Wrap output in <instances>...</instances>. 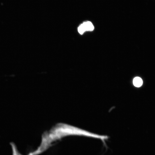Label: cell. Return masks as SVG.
Wrapping results in <instances>:
<instances>
[{
    "label": "cell",
    "mask_w": 155,
    "mask_h": 155,
    "mask_svg": "<svg viewBox=\"0 0 155 155\" xmlns=\"http://www.w3.org/2000/svg\"><path fill=\"white\" fill-rule=\"evenodd\" d=\"M133 85L135 87H139L142 86L143 84V81L140 77H135L133 80Z\"/></svg>",
    "instance_id": "7a4b0ae2"
},
{
    "label": "cell",
    "mask_w": 155,
    "mask_h": 155,
    "mask_svg": "<svg viewBox=\"0 0 155 155\" xmlns=\"http://www.w3.org/2000/svg\"><path fill=\"white\" fill-rule=\"evenodd\" d=\"M86 31H92L94 29V26L92 23L90 21H87L82 24Z\"/></svg>",
    "instance_id": "6da1fadb"
},
{
    "label": "cell",
    "mask_w": 155,
    "mask_h": 155,
    "mask_svg": "<svg viewBox=\"0 0 155 155\" xmlns=\"http://www.w3.org/2000/svg\"><path fill=\"white\" fill-rule=\"evenodd\" d=\"M44 147H45V146H44ZM45 148H46V147H45ZM46 149H47V148H46ZM47 150H48V149H47ZM48 151H49V150H48Z\"/></svg>",
    "instance_id": "277c9868"
},
{
    "label": "cell",
    "mask_w": 155,
    "mask_h": 155,
    "mask_svg": "<svg viewBox=\"0 0 155 155\" xmlns=\"http://www.w3.org/2000/svg\"><path fill=\"white\" fill-rule=\"evenodd\" d=\"M78 31L79 33L81 34H83L86 31L85 29L82 24L80 25L78 28Z\"/></svg>",
    "instance_id": "3957f363"
}]
</instances>
